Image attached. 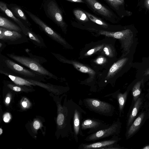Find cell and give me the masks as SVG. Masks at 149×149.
Segmentation results:
<instances>
[{"mask_svg": "<svg viewBox=\"0 0 149 149\" xmlns=\"http://www.w3.org/2000/svg\"><path fill=\"white\" fill-rule=\"evenodd\" d=\"M73 13L76 18L79 20L83 22L88 21L87 15L81 10L79 9L75 10Z\"/></svg>", "mask_w": 149, "mask_h": 149, "instance_id": "d4e9b609", "label": "cell"}, {"mask_svg": "<svg viewBox=\"0 0 149 149\" xmlns=\"http://www.w3.org/2000/svg\"><path fill=\"white\" fill-rule=\"evenodd\" d=\"M142 149H149V145H147L143 148H142Z\"/></svg>", "mask_w": 149, "mask_h": 149, "instance_id": "74e56055", "label": "cell"}, {"mask_svg": "<svg viewBox=\"0 0 149 149\" xmlns=\"http://www.w3.org/2000/svg\"><path fill=\"white\" fill-rule=\"evenodd\" d=\"M68 1H70L72 2H78V3H83V1L82 0H66Z\"/></svg>", "mask_w": 149, "mask_h": 149, "instance_id": "836d02e7", "label": "cell"}, {"mask_svg": "<svg viewBox=\"0 0 149 149\" xmlns=\"http://www.w3.org/2000/svg\"><path fill=\"white\" fill-rule=\"evenodd\" d=\"M142 102V99L141 98H139L135 102L128 118L127 123V127H129L132 124L134 119L136 117Z\"/></svg>", "mask_w": 149, "mask_h": 149, "instance_id": "603a6c76", "label": "cell"}, {"mask_svg": "<svg viewBox=\"0 0 149 149\" xmlns=\"http://www.w3.org/2000/svg\"><path fill=\"white\" fill-rule=\"evenodd\" d=\"M26 36L29 40L31 41L36 46L42 48H47L42 37L39 34L34 33L28 26L27 29Z\"/></svg>", "mask_w": 149, "mask_h": 149, "instance_id": "e0dca14e", "label": "cell"}, {"mask_svg": "<svg viewBox=\"0 0 149 149\" xmlns=\"http://www.w3.org/2000/svg\"><path fill=\"white\" fill-rule=\"evenodd\" d=\"M0 9L8 17L12 19L22 29L23 33L26 36L27 27L19 19L17 18L13 14L12 11L8 8L7 4L2 1L0 2Z\"/></svg>", "mask_w": 149, "mask_h": 149, "instance_id": "2e32d148", "label": "cell"}, {"mask_svg": "<svg viewBox=\"0 0 149 149\" xmlns=\"http://www.w3.org/2000/svg\"><path fill=\"white\" fill-rule=\"evenodd\" d=\"M147 85L148 86H149V81L147 83Z\"/></svg>", "mask_w": 149, "mask_h": 149, "instance_id": "ab89813d", "label": "cell"}, {"mask_svg": "<svg viewBox=\"0 0 149 149\" xmlns=\"http://www.w3.org/2000/svg\"><path fill=\"white\" fill-rule=\"evenodd\" d=\"M114 7L116 8L121 5L123 2L118 0H107Z\"/></svg>", "mask_w": 149, "mask_h": 149, "instance_id": "83f0119b", "label": "cell"}, {"mask_svg": "<svg viewBox=\"0 0 149 149\" xmlns=\"http://www.w3.org/2000/svg\"><path fill=\"white\" fill-rule=\"evenodd\" d=\"M0 70L9 74L35 81H45V78L27 69L1 53Z\"/></svg>", "mask_w": 149, "mask_h": 149, "instance_id": "3957f363", "label": "cell"}, {"mask_svg": "<svg viewBox=\"0 0 149 149\" xmlns=\"http://www.w3.org/2000/svg\"><path fill=\"white\" fill-rule=\"evenodd\" d=\"M103 51L106 55L108 56H111V51L110 48L108 47H105L103 49Z\"/></svg>", "mask_w": 149, "mask_h": 149, "instance_id": "f546056e", "label": "cell"}, {"mask_svg": "<svg viewBox=\"0 0 149 149\" xmlns=\"http://www.w3.org/2000/svg\"><path fill=\"white\" fill-rule=\"evenodd\" d=\"M79 104L91 111L107 117H112L115 107L112 104L94 98L88 97L79 100Z\"/></svg>", "mask_w": 149, "mask_h": 149, "instance_id": "277c9868", "label": "cell"}, {"mask_svg": "<svg viewBox=\"0 0 149 149\" xmlns=\"http://www.w3.org/2000/svg\"><path fill=\"white\" fill-rule=\"evenodd\" d=\"M119 0L120 1H121L122 2H123V0Z\"/></svg>", "mask_w": 149, "mask_h": 149, "instance_id": "60d3db41", "label": "cell"}, {"mask_svg": "<svg viewBox=\"0 0 149 149\" xmlns=\"http://www.w3.org/2000/svg\"><path fill=\"white\" fill-rule=\"evenodd\" d=\"M0 73L8 77L16 85L30 86L35 85L28 81L26 79L19 76L9 74L6 72L0 70Z\"/></svg>", "mask_w": 149, "mask_h": 149, "instance_id": "44dd1931", "label": "cell"}, {"mask_svg": "<svg viewBox=\"0 0 149 149\" xmlns=\"http://www.w3.org/2000/svg\"><path fill=\"white\" fill-rule=\"evenodd\" d=\"M103 45L98 46L96 47L91 49L88 51L85 54V56H90L93 54L94 53L99 51L103 47Z\"/></svg>", "mask_w": 149, "mask_h": 149, "instance_id": "4316f807", "label": "cell"}, {"mask_svg": "<svg viewBox=\"0 0 149 149\" xmlns=\"http://www.w3.org/2000/svg\"><path fill=\"white\" fill-rule=\"evenodd\" d=\"M22 104L24 107H26L27 104L26 102H23L22 103Z\"/></svg>", "mask_w": 149, "mask_h": 149, "instance_id": "8d00e7d4", "label": "cell"}, {"mask_svg": "<svg viewBox=\"0 0 149 149\" xmlns=\"http://www.w3.org/2000/svg\"><path fill=\"white\" fill-rule=\"evenodd\" d=\"M76 103L72 99L68 100L65 106V113H59L57 117V123L60 126L64 124L67 136L70 140H74L73 132L70 124L71 119L73 118Z\"/></svg>", "mask_w": 149, "mask_h": 149, "instance_id": "8992f818", "label": "cell"}, {"mask_svg": "<svg viewBox=\"0 0 149 149\" xmlns=\"http://www.w3.org/2000/svg\"><path fill=\"white\" fill-rule=\"evenodd\" d=\"M105 58L102 56L98 57L95 61V62L97 64H102L105 62Z\"/></svg>", "mask_w": 149, "mask_h": 149, "instance_id": "f1b7e54d", "label": "cell"}, {"mask_svg": "<svg viewBox=\"0 0 149 149\" xmlns=\"http://www.w3.org/2000/svg\"><path fill=\"white\" fill-rule=\"evenodd\" d=\"M42 7L46 16L65 32L66 24L62 12L56 0H44Z\"/></svg>", "mask_w": 149, "mask_h": 149, "instance_id": "5b68a950", "label": "cell"}, {"mask_svg": "<svg viewBox=\"0 0 149 149\" xmlns=\"http://www.w3.org/2000/svg\"><path fill=\"white\" fill-rule=\"evenodd\" d=\"M83 113L85 114H86V112L76 104L72 119L74 139L77 143L78 142L79 136H84L85 135L81 129Z\"/></svg>", "mask_w": 149, "mask_h": 149, "instance_id": "30bf717a", "label": "cell"}, {"mask_svg": "<svg viewBox=\"0 0 149 149\" xmlns=\"http://www.w3.org/2000/svg\"><path fill=\"white\" fill-rule=\"evenodd\" d=\"M6 46V43L0 41V53L3 50Z\"/></svg>", "mask_w": 149, "mask_h": 149, "instance_id": "1f68e13d", "label": "cell"}, {"mask_svg": "<svg viewBox=\"0 0 149 149\" xmlns=\"http://www.w3.org/2000/svg\"><path fill=\"white\" fill-rule=\"evenodd\" d=\"M7 6L16 17L20 19L26 26L31 27V24L21 7L15 4H10L7 5Z\"/></svg>", "mask_w": 149, "mask_h": 149, "instance_id": "9a60e30c", "label": "cell"}, {"mask_svg": "<svg viewBox=\"0 0 149 149\" xmlns=\"http://www.w3.org/2000/svg\"><path fill=\"white\" fill-rule=\"evenodd\" d=\"M0 27L20 32H23L19 26L1 16H0Z\"/></svg>", "mask_w": 149, "mask_h": 149, "instance_id": "7402d4cb", "label": "cell"}, {"mask_svg": "<svg viewBox=\"0 0 149 149\" xmlns=\"http://www.w3.org/2000/svg\"><path fill=\"white\" fill-rule=\"evenodd\" d=\"M132 68L136 70V78L143 79L145 83L149 79V57L142 58L140 62L133 63Z\"/></svg>", "mask_w": 149, "mask_h": 149, "instance_id": "7c38bea8", "label": "cell"}, {"mask_svg": "<svg viewBox=\"0 0 149 149\" xmlns=\"http://www.w3.org/2000/svg\"><path fill=\"white\" fill-rule=\"evenodd\" d=\"M120 138L117 135L113 136L110 139L103 140L91 143H81L78 147L79 149H105L110 145L117 144Z\"/></svg>", "mask_w": 149, "mask_h": 149, "instance_id": "4fadbf2b", "label": "cell"}, {"mask_svg": "<svg viewBox=\"0 0 149 149\" xmlns=\"http://www.w3.org/2000/svg\"><path fill=\"white\" fill-rule=\"evenodd\" d=\"M121 127V123L118 118L107 128L90 134L86 137L84 140L94 142L110 136L118 135L120 133Z\"/></svg>", "mask_w": 149, "mask_h": 149, "instance_id": "ba28073f", "label": "cell"}, {"mask_svg": "<svg viewBox=\"0 0 149 149\" xmlns=\"http://www.w3.org/2000/svg\"><path fill=\"white\" fill-rule=\"evenodd\" d=\"M10 119V113H5L3 116V120L5 122H8Z\"/></svg>", "mask_w": 149, "mask_h": 149, "instance_id": "4dcf8cb0", "label": "cell"}, {"mask_svg": "<svg viewBox=\"0 0 149 149\" xmlns=\"http://www.w3.org/2000/svg\"><path fill=\"white\" fill-rule=\"evenodd\" d=\"M146 5L147 7L149 9V0H146Z\"/></svg>", "mask_w": 149, "mask_h": 149, "instance_id": "e575fe53", "label": "cell"}, {"mask_svg": "<svg viewBox=\"0 0 149 149\" xmlns=\"http://www.w3.org/2000/svg\"><path fill=\"white\" fill-rule=\"evenodd\" d=\"M135 84L134 85L132 93L134 100L135 102L139 98L141 92V86L144 84L143 79H139L137 78L134 80Z\"/></svg>", "mask_w": 149, "mask_h": 149, "instance_id": "cb8c5ba5", "label": "cell"}, {"mask_svg": "<svg viewBox=\"0 0 149 149\" xmlns=\"http://www.w3.org/2000/svg\"><path fill=\"white\" fill-rule=\"evenodd\" d=\"M27 37L23 32L9 30L0 27V41L8 45H17L29 42Z\"/></svg>", "mask_w": 149, "mask_h": 149, "instance_id": "9c48e42d", "label": "cell"}, {"mask_svg": "<svg viewBox=\"0 0 149 149\" xmlns=\"http://www.w3.org/2000/svg\"><path fill=\"white\" fill-rule=\"evenodd\" d=\"M99 33L100 34L119 40L122 49V56L128 54L134 55L135 53L138 43V38L136 33L130 29L114 32L101 30L99 31Z\"/></svg>", "mask_w": 149, "mask_h": 149, "instance_id": "7a4b0ae2", "label": "cell"}, {"mask_svg": "<svg viewBox=\"0 0 149 149\" xmlns=\"http://www.w3.org/2000/svg\"><path fill=\"white\" fill-rule=\"evenodd\" d=\"M25 11L31 19L38 26L40 29L48 36L64 47H68V43L60 34L36 15L28 11Z\"/></svg>", "mask_w": 149, "mask_h": 149, "instance_id": "52a82bcc", "label": "cell"}, {"mask_svg": "<svg viewBox=\"0 0 149 149\" xmlns=\"http://www.w3.org/2000/svg\"><path fill=\"white\" fill-rule=\"evenodd\" d=\"M145 116L144 113H142L134 121L126 134L127 139L132 136L137 132L141 125Z\"/></svg>", "mask_w": 149, "mask_h": 149, "instance_id": "ffe728a7", "label": "cell"}, {"mask_svg": "<svg viewBox=\"0 0 149 149\" xmlns=\"http://www.w3.org/2000/svg\"><path fill=\"white\" fill-rule=\"evenodd\" d=\"M10 99L9 97H7L6 100V102L7 104H8L10 102Z\"/></svg>", "mask_w": 149, "mask_h": 149, "instance_id": "d590c367", "label": "cell"}, {"mask_svg": "<svg viewBox=\"0 0 149 149\" xmlns=\"http://www.w3.org/2000/svg\"><path fill=\"white\" fill-rule=\"evenodd\" d=\"M110 125L103 120L94 118H87L83 119L81 129L82 131L89 129L87 134H90L107 128Z\"/></svg>", "mask_w": 149, "mask_h": 149, "instance_id": "8fae6325", "label": "cell"}, {"mask_svg": "<svg viewBox=\"0 0 149 149\" xmlns=\"http://www.w3.org/2000/svg\"><path fill=\"white\" fill-rule=\"evenodd\" d=\"M85 13L87 15V17L93 22L100 25L104 27L107 28L108 27L107 24L104 21L99 18H97L93 15L90 14L86 12Z\"/></svg>", "mask_w": 149, "mask_h": 149, "instance_id": "484cf974", "label": "cell"}, {"mask_svg": "<svg viewBox=\"0 0 149 149\" xmlns=\"http://www.w3.org/2000/svg\"><path fill=\"white\" fill-rule=\"evenodd\" d=\"M40 123L38 121L36 120L34 122L33 124V126L35 129H38L40 127Z\"/></svg>", "mask_w": 149, "mask_h": 149, "instance_id": "d6a6232c", "label": "cell"}, {"mask_svg": "<svg viewBox=\"0 0 149 149\" xmlns=\"http://www.w3.org/2000/svg\"><path fill=\"white\" fill-rule=\"evenodd\" d=\"M2 133V129L1 128H0V135H1Z\"/></svg>", "mask_w": 149, "mask_h": 149, "instance_id": "f35d334b", "label": "cell"}, {"mask_svg": "<svg viewBox=\"0 0 149 149\" xmlns=\"http://www.w3.org/2000/svg\"><path fill=\"white\" fill-rule=\"evenodd\" d=\"M29 57L20 56L14 53H8L7 56L17 63L24 66L47 79H58L57 77L45 68L42 64L47 62L45 58L27 52Z\"/></svg>", "mask_w": 149, "mask_h": 149, "instance_id": "6da1fadb", "label": "cell"}, {"mask_svg": "<svg viewBox=\"0 0 149 149\" xmlns=\"http://www.w3.org/2000/svg\"><path fill=\"white\" fill-rule=\"evenodd\" d=\"M85 0L94 10L100 14L109 17L112 16L111 12L96 0Z\"/></svg>", "mask_w": 149, "mask_h": 149, "instance_id": "d6986e66", "label": "cell"}, {"mask_svg": "<svg viewBox=\"0 0 149 149\" xmlns=\"http://www.w3.org/2000/svg\"><path fill=\"white\" fill-rule=\"evenodd\" d=\"M128 94L127 91H126L123 93H120L119 91H118L114 93L107 95L104 96V97H111L117 100L118 104L120 116H121L122 113L123 112Z\"/></svg>", "mask_w": 149, "mask_h": 149, "instance_id": "ac0fdd59", "label": "cell"}, {"mask_svg": "<svg viewBox=\"0 0 149 149\" xmlns=\"http://www.w3.org/2000/svg\"><path fill=\"white\" fill-rule=\"evenodd\" d=\"M51 53L59 61L63 63L72 64L76 69L82 72L87 73L91 75H93L95 74V72L93 70L83 64L74 61L68 60L59 54L52 52Z\"/></svg>", "mask_w": 149, "mask_h": 149, "instance_id": "5bb4252c", "label": "cell"}]
</instances>
